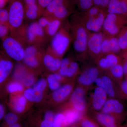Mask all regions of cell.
<instances>
[{"label": "cell", "mask_w": 127, "mask_h": 127, "mask_svg": "<svg viewBox=\"0 0 127 127\" xmlns=\"http://www.w3.org/2000/svg\"><path fill=\"white\" fill-rule=\"evenodd\" d=\"M8 26L11 35L15 36L23 23L25 7L22 0H10L8 9Z\"/></svg>", "instance_id": "cell-1"}, {"label": "cell", "mask_w": 127, "mask_h": 127, "mask_svg": "<svg viewBox=\"0 0 127 127\" xmlns=\"http://www.w3.org/2000/svg\"><path fill=\"white\" fill-rule=\"evenodd\" d=\"M2 39V47L9 57L18 61L23 59L25 50L15 37L7 36Z\"/></svg>", "instance_id": "cell-2"}, {"label": "cell", "mask_w": 127, "mask_h": 127, "mask_svg": "<svg viewBox=\"0 0 127 127\" xmlns=\"http://www.w3.org/2000/svg\"><path fill=\"white\" fill-rule=\"evenodd\" d=\"M127 16V15L108 13L105 17L103 25L104 30L113 35L117 34Z\"/></svg>", "instance_id": "cell-3"}, {"label": "cell", "mask_w": 127, "mask_h": 127, "mask_svg": "<svg viewBox=\"0 0 127 127\" xmlns=\"http://www.w3.org/2000/svg\"><path fill=\"white\" fill-rule=\"evenodd\" d=\"M46 80L42 79L39 80L32 88L25 91L24 96L26 99L32 102L40 101L43 97V92L46 86Z\"/></svg>", "instance_id": "cell-4"}, {"label": "cell", "mask_w": 127, "mask_h": 127, "mask_svg": "<svg viewBox=\"0 0 127 127\" xmlns=\"http://www.w3.org/2000/svg\"><path fill=\"white\" fill-rule=\"evenodd\" d=\"M26 37L28 42L36 43L42 41L45 37L43 28L41 27L37 22L31 23L27 28Z\"/></svg>", "instance_id": "cell-5"}, {"label": "cell", "mask_w": 127, "mask_h": 127, "mask_svg": "<svg viewBox=\"0 0 127 127\" xmlns=\"http://www.w3.org/2000/svg\"><path fill=\"white\" fill-rule=\"evenodd\" d=\"M69 43L68 37L62 32H59L53 36L52 41L51 47L56 54L62 55L65 51Z\"/></svg>", "instance_id": "cell-6"}, {"label": "cell", "mask_w": 127, "mask_h": 127, "mask_svg": "<svg viewBox=\"0 0 127 127\" xmlns=\"http://www.w3.org/2000/svg\"><path fill=\"white\" fill-rule=\"evenodd\" d=\"M107 11L111 14L127 15V0H110Z\"/></svg>", "instance_id": "cell-7"}, {"label": "cell", "mask_w": 127, "mask_h": 127, "mask_svg": "<svg viewBox=\"0 0 127 127\" xmlns=\"http://www.w3.org/2000/svg\"><path fill=\"white\" fill-rule=\"evenodd\" d=\"M87 40L86 30L83 27H79L77 31L76 38L73 44L75 50L78 52L84 51L86 48Z\"/></svg>", "instance_id": "cell-8"}, {"label": "cell", "mask_w": 127, "mask_h": 127, "mask_svg": "<svg viewBox=\"0 0 127 127\" xmlns=\"http://www.w3.org/2000/svg\"><path fill=\"white\" fill-rule=\"evenodd\" d=\"M37 52V48L36 46L30 45L26 48L23 59L26 65L32 67L38 65V60L36 58Z\"/></svg>", "instance_id": "cell-9"}, {"label": "cell", "mask_w": 127, "mask_h": 127, "mask_svg": "<svg viewBox=\"0 0 127 127\" xmlns=\"http://www.w3.org/2000/svg\"><path fill=\"white\" fill-rule=\"evenodd\" d=\"M71 99L75 110L79 112L84 110L85 107L84 93L82 89L80 87L76 88L72 94Z\"/></svg>", "instance_id": "cell-10"}, {"label": "cell", "mask_w": 127, "mask_h": 127, "mask_svg": "<svg viewBox=\"0 0 127 127\" xmlns=\"http://www.w3.org/2000/svg\"><path fill=\"white\" fill-rule=\"evenodd\" d=\"M105 16L102 10L98 14L92 17H89L86 23V27L89 31L97 32L100 30L103 25Z\"/></svg>", "instance_id": "cell-11"}, {"label": "cell", "mask_w": 127, "mask_h": 127, "mask_svg": "<svg viewBox=\"0 0 127 127\" xmlns=\"http://www.w3.org/2000/svg\"><path fill=\"white\" fill-rule=\"evenodd\" d=\"M98 71L94 67L87 68L80 75L78 81L81 84L84 86H88L95 82L97 78Z\"/></svg>", "instance_id": "cell-12"}, {"label": "cell", "mask_w": 127, "mask_h": 127, "mask_svg": "<svg viewBox=\"0 0 127 127\" xmlns=\"http://www.w3.org/2000/svg\"><path fill=\"white\" fill-rule=\"evenodd\" d=\"M123 111V104L116 99H109L106 101L102 107V111L104 113L119 114L122 113Z\"/></svg>", "instance_id": "cell-13"}, {"label": "cell", "mask_w": 127, "mask_h": 127, "mask_svg": "<svg viewBox=\"0 0 127 127\" xmlns=\"http://www.w3.org/2000/svg\"><path fill=\"white\" fill-rule=\"evenodd\" d=\"M107 93L104 89L98 87L94 93L93 106L96 110H100L103 106L106 100Z\"/></svg>", "instance_id": "cell-14"}, {"label": "cell", "mask_w": 127, "mask_h": 127, "mask_svg": "<svg viewBox=\"0 0 127 127\" xmlns=\"http://www.w3.org/2000/svg\"><path fill=\"white\" fill-rule=\"evenodd\" d=\"M102 36L100 33H95L92 35L88 41V47L95 54L101 51V45L102 41Z\"/></svg>", "instance_id": "cell-15"}, {"label": "cell", "mask_w": 127, "mask_h": 127, "mask_svg": "<svg viewBox=\"0 0 127 127\" xmlns=\"http://www.w3.org/2000/svg\"><path fill=\"white\" fill-rule=\"evenodd\" d=\"M97 119L105 127H118L115 118L108 113H101L97 114Z\"/></svg>", "instance_id": "cell-16"}, {"label": "cell", "mask_w": 127, "mask_h": 127, "mask_svg": "<svg viewBox=\"0 0 127 127\" xmlns=\"http://www.w3.org/2000/svg\"><path fill=\"white\" fill-rule=\"evenodd\" d=\"M12 68V64L10 61L1 59L0 62V84L5 80Z\"/></svg>", "instance_id": "cell-17"}, {"label": "cell", "mask_w": 127, "mask_h": 127, "mask_svg": "<svg viewBox=\"0 0 127 127\" xmlns=\"http://www.w3.org/2000/svg\"><path fill=\"white\" fill-rule=\"evenodd\" d=\"M72 89L71 85H64L53 92L52 97L56 101L60 102L64 100L70 93Z\"/></svg>", "instance_id": "cell-18"}, {"label": "cell", "mask_w": 127, "mask_h": 127, "mask_svg": "<svg viewBox=\"0 0 127 127\" xmlns=\"http://www.w3.org/2000/svg\"><path fill=\"white\" fill-rule=\"evenodd\" d=\"M61 62L60 59L54 58L48 54L43 57V63L46 67L50 71H55L58 70L60 67Z\"/></svg>", "instance_id": "cell-19"}, {"label": "cell", "mask_w": 127, "mask_h": 127, "mask_svg": "<svg viewBox=\"0 0 127 127\" xmlns=\"http://www.w3.org/2000/svg\"><path fill=\"white\" fill-rule=\"evenodd\" d=\"M64 115L63 127H67L78 121L81 117L79 112L76 110L67 111Z\"/></svg>", "instance_id": "cell-20"}, {"label": "cell", "mask_w": 127, "mask_h": 127, "mask_svg": "<svg viewBox=\"0 0 127 127\" xmlns=\"http://www.w3.org/2000/svg\"><path fill=\"white\" fill-rule=\"evenodd\" d=\"M25 7V16L28 20H35L39 16V9L37 3L29 5Z\"/></svg>", "instance_id": "cell-21"}, {"label": "cell", "mask_w": 127, "mask_h": 127, "mask_svg": "<svg viewBox=\"0 0 127 127\" xmlns=\"http://www.w3.org/2000/svg\"><path fill=\"white\" fill-rule=\"evenodd\" d=\"M26 100L24 96H20L15 98L12 102L14 111L19 113L22 112L25 109Z\"/></svg>", "instance_id": "cell-22"}, {"label": "cell", "mask_w": 127, "mask_h": 127, "mask_svg": "<svg viewBox=\"0 0 127 127\" xmlns=\"http://www.w3.org/2000/svg\"><path fill=\"white\" fill-rule=\"evenodd\" d=\"M61 76L57 73L51 74L47 77V82L49 87L51 89L56 90L58 89L60 87L59 81L62 79Z\"/></svg>", "instance_id": "cell-23"}, {"label": "cell", "mask_w": 127, "mask_h": 127, "mask_svg": "<svg viewBox=\"0 0 127 127\" xmlns=\"http://www.w3.org/2000/svg\"><path fill=\"white\" fill-rule=\"evenodd\" d=\"M66 0H52L43 11L42 15L46 17H50L58 6Z\"/></svg>", "instance_id": "cell-24"}, {"label": "cell", "mask_w": 127, "mask_h": 127, "mask_svg": "<svg viewBox=\"0 0 127 127\" xmlns=\"http://www.w3.org/2000/svg\"><path fill=\"white\" fill-rule=\"evenodd\" d=\"M102 79L103 82V89L110 97H114L115 95V92L111 79L108 77L104 76L102 77Z\"/></svg>", "instance_id": "cell-25"}, {"label": "cell", "mask_w": 127, "mask_h": 127, "mask_svg": "<svg viewBox=\"0 0 127 127\" xmlns=\"http://www.w3.org/2000/svg\"><path fill=\"white\" fill-rule=\"evenodd\" d=\"M61 25V22L59 19H56L50 21L46 27L47 34L50 36H54Z\"/></svg>", "instance_id": "cell-26"}, {"label": "cell", "mask_w": 127, "mask_h": 127, "mask_svg": "<svg viewBox=\"0 0 127 127\" xmlns=\"http://www.w3.org/2000/svg\"><path fill=\"white\" fill-rule=\"evenodd\" d=\"M55 116L51 111H47L45 113L44 119L39 125V127H52Z\"/></svg>", "instance_id": "cell-27"}, {"label": "cell", "mask_w": 127, "mask_h": 127, "mask_svg": "<svg viewBox=\"0 0 127 127\" xmlns=\"http://www.w3.org/2000/svg\"><path fill=\"white\" fill-rule=\"evenodd\" d=\"M110 70L113 76L116 78H121L124 74L123 65L120 64L112 66L110 68Z\"/></svg>", "instance_id": "cell-28"}, {"label": "cell", "mask_w": 127, "mask_h": 127, "mask_svg": "<svg viewBox=\"0 0 127 127\" xmlns=\"http://www.w3.org/2000/svg\"><path fill=\"white\" fill-rule=\"evenodd\" d=\"M4 119L5 127H7L17 123L18 117L15 114L9 113L6 114L4 117Z\"/></svg>", "instance_id": "cell-29"}, {"label": "cell", "mask_w": 127, "mask_h": 127, "mask_svg": "<svg viewBox=\"0 0 127 127\" xmlns=\"http://www.w3.org/2000/svg\"><path fill=\"white\" fill-rule=\"evenodd\" d=\"M77 4L78 7L83 10H87L90 9L93 4V0H73Z\"/></svg>", "instance_id": "cell-30"}, {"label": "cell", "mask_w": 127, "mask_h": 127, "mask_svg": "<svg viewBox=\"0 0 127 127\" xmlns=\"http://www.w3.org/2000/svg\"><path fill=\"white\" fill-rule=\"evenodd\" d=\"M69 63V61L67 58H64L61 61V65L59 68V73L61 76H67Z\"/></svg>", "instance_id": "cell-31"}, {"label": "cell", "mask_w": 127, "mask_h": 127, "mask_svg": "<svg viewBox=\"0 0 127 127\" xmlns=\"http://www.w3.org/2000/svg\"><path fill=\"white\" fill-rule=\"evenodd\" d=\"M7 90L10 93L21 92L23 90V87L21 84L16 82L9 83L7 86Z\"/></svg>", "instance_id": "cell-32"}, {"label": "cell", "mask_w": 127, "mask_h": 127, "mask_svg": "<svg viewBox=\"0 0 127 127\" xmlns=\"http://www.w3.org/2000/svg\"><path fill=\"white\" fill-rule=\"evenodd\" d=\"M109 46L111 51L114 53L118 52L120 48L119 44L118 39L116 37H112L109 39Z\"/></svg>", "instance_id": "cell-33"}, {"label": "cell", "mask_w": 127, "mask_h": 127, "mask_svg": "<svg viewBox=\"0 0 127 127\" xmlns=\"http://www.w3.org/2000/svg\"><path fill=\"white\" fill-rule=\"evenodd\" d=\"M0 23L8 26V10L4 7L0 8Z\"/></svg>", "instance_id": "cell-34"}, {"label": "cell", "mask_w": 127, "mask_h": 127, "mask_svg": "<svg viewBox=\"0 0 127 127\" xmlns=\"http://www.w3.org/2000/svg\"><path fill=\"white\" fill-rule=\"evenodd\" d=\"M64 115L58 113L55 116L52 127H63Z\"/></svg>", "instance_id": "cell-35"}, {"label": "cell", "mask_w": 127, "mask_h": 127, "mask_svg": "<svg viewBox=\"0 0 127 127\" xmlns=\"http://www.w3.org/2000/svg\"><path fill=\"white\" fill-rule=\"evenodd\" d=\"M52 0H36L39 9V16L42 15L43 11Z\"/></svg>", "instance_id": "cell-36"}, {"label": "cell", "mask_w": 127, "mask_h": 127, "mask_svg": "<svg viewBox=\"0 0 127 127\" xmlns=\"http://www.w3.org/2000/svg\"><path fill=\"white\" fill-rule=\"evenodd\" d=\"M105 58L108 62V63L111 66V67L119 64L118 58L114 54H108L107 55Z\"/></svg>", "instance_id": "cell-37"}, {"label": "cell", "mask_w": 127, "mask_h": 127, "mask_svg": "<svg viewBox=\"0 0 127 127\" xmlns=\"http://www.w3.org/2000/svg\"><path fill=\"white\" fill-rule=\"evenodd\" d=\"M78 68V65L77 63L72 62L71 63L68 67V72L67 76L71 77L75 74Z\"/></svg>", "instance_id": "cell-38"}, {"label": "cell", "mask_w": 127, "mask_h": 127, "mask_svg": "<svg viewBox=\"0 0 127 127\" xmlns=\"http://www.w3.org/2000/svg\"><path fill=\"white\" fill-rule=\"evenodd\" d=\"M110 0H93V4L95 6L102 9L107 7Z\"/></svg>", "instance_id": "cell-39"}, {"label": "cell", "mask_w": 127, "mask_h": 127, "mask_svg": "<svg viewBox=\"0 0 127 127\" xmlns=\"http://www.w3.org/2000/svg\"><path fill=\"white\" fill-rule=\"evenodd\" d=\"M118 43L120 48L127 51V40L122 34H120L119 36Z\"/></svg>", "instance_id": "cell-40"}, {"label": "cell", "mask_w": 127, "mask_h": 127, "mask_svg": "<svg viewBox=\"0 0 127 127\" xmlns=\"http://www.w3.org/2000/svg\"><path fill=\"white\" fill-rule=\"evenodd\" d=\"M10 31L8 26L0 23V38H4L7 36Z\"/></svg>", "instance_id": "cell-41"}, {"label": "cell", "mask_w": 127, "mask_h": 127, "mask_svg": "<svg viewBox=\"0 0 127 127\" xmlns=\"http://www.w3.org/2000/svg\"><path fill=\"white\" fill-rule=\"evenodd\" d=\"M101 51L103 53L111 51L109 39H105L102 41L101 45Z\"/></svg>", "instance_id": "cell-42"}, {"label": "cell", "mask_w": 127, "mask_h": 127, "mask_svg": "<svg viewBox=\"0 0 127 127\" xmlns=\"http://www.w3.org/2000/svg\"><path fill=\"white\" fill-rule=\"evenodd\" d=\"M23 82L27 86H30L33 84L34 82V77L31 75H26L23 78Z\"/></svg>", "instance_id": "cell-43"}, {"label": "cell", "mask_w": 127, "mask_h": 127, "mask_svg": "<svg viewBox=\"0 0 127 127\" xmlns=\"http://www.w3.org/2000/svg\"><path fill=\"white\" fill-rule=\"evenodd\" d=\"M48 17H42L39 18L38 20L37 23L39 24V26L42 28L46 27L49 24L50 21L48 20Z\"/></svg>", "instance_id": "cell-44"}, {"label": "cell", "mask_w": 127, "mask_h": 127, "mask_svg": "<svg viewBox=\"0 0 127 127\" xmlns=\"http://www.w3.org/2000/svg\"><path fill=\"white\" fill-rule=\"evenodd\" d=\"M99 66L101 67L104 68H111V66L106 58H102L99 62Z\"/></svg>", "instance_id": "cell-45"}, {"label": "cell", "mask_w": 127, "mask_h": 127, "mask_svg": "<svg viewBox=\"0 0 127 127\" xmlns=\"http://www.w3.org/2000/svg\"><path fill=\"white\" fill-rule=\"evenodd\" d=\"M82 127H96L93 123L88 119L83 120L81 123Z\"/></svg>", "instance_id": "cell-46"}, {"label": "cell", "mask_w": 127, "mask_h": 127, "mask_svg": "<svg viewBox=\"0 0 127 127\" xmlns=\"http://www.w3.org/2000/svg\"><path fill=\"white\" fill-rule=\"evenodd\" d=\"M125 61L123 65V70L124 73L127 75V51H126L124 55Z\"/></svg>", "instance_id": "cell-47"}, {"label": "cell", "mask_w": 127, "mask_h": 127, "mask_svg": "<svg viewBox=\"0 0 127 127\" xmlns=\"http://www.w3.org/2000/svg\"><path fill=\"white\" fill-rule=\"evenodd\" d=\"M121 87L123 92L127 96V80H125L122 82Z\"/></svg>", "instance_id": "cell-48"}, {"label": "cell", "mask_w": 127, "mask_h": 127, "mask_svg": "<svg viewBox=\"0 0 127 127\" xmlns=\"http://www.w3.org/2000/svg\"><path fill=\"white\" fill-rule=\"evenodd\" d=\"M95 83L98 87L103 89V84L102 78H97L95 81Z\"/></svg>", "instance_id": "cell-49"}, {"label": "cell", "mask_w": 127, "mask_h": 127, "mask_svg": "<svg viewBox=\"0 0 127 127\" xmlns=\"http://www.w3.org/2000/svg\"><path fill=\"white\" fill-rule=\"evenodd\" d=\"M5 111L4 107L0 104V120H1L4 116Z\"/></svg>", "instance_id": "cell-50"}, {"label": "cell", "mask_w": 127, "mask_h": 127, "mask_svg": "<svg viewBox=\"0 0 127 127\" xmlns=\"http://www.w3.org/2000/svg\"><path fill=\"white\" fill-rule=\"evenodd\" d=\"M10 0H0V8L4 7L5 5L8 2H9Z\"/></svg>", "instance_id": "cell-51"}, {"label": "cell", "mask_w": 127, "mask_h": 127, "mask_svg": "<svg viewBox=\"0 0 127 127\" xmlns=\"http://www.w3.org/2000/svg\"><path fill=\"white\" fill-rule=\"evenodd\" d=\"M120 34H122L127 40V28L124 30Z\"/></svg>", "instance_id": "cell-52"}, {"label": "cell", "mask_w": 127, "mask_h": 127, "mask_svg": "<svg viewBox=\"0 0 127 127\" xmlns=\"http://www.w3.org/2000/svg\"><path fill=\"white\" fill-rule=\"evenodd\" d=\"M20 125L18 123H16L14 124H12L7 127H20Z\"/></svg>", "instance_id": "cell-53"}, {"label": "cell", "mask_w": 127, "mask_h": 127, "mask_svg": "<svg viewBox=\"0 0 127 127\" xmlns=\"http://www.w3.org/2000/svg\"><path fill=\"white\" fill-rule=\"evenodd\" d=\"M76 127V126H73V127Z\"/></svg>", "instance_id": "cell-54"}, {"label": "cell", "mask_w": 127, "mask_h": 127, "mask_svg": "<svg viewBox=\"0 0 127 127\" xmlns=\"http://www.w3.org/2000/svg\"><path fill=\"white\" fill-rule=\"evenodd\" d=\"M1 59L0 58V62L1 61Z\"/></svg>", "instance_id": "cell-55"}, {"label": "cell", "mask_w": 127, "mask_h": 127, "mask_svg": "<svg viewBox=\"0 0 127 127\" xmlns=\"http://www.w3.org/2000/svg\"><path fill=\"white\" fill-rule=\"evenodd\" d=\"M126 127H127V125H126Z\"/></svg>", "instance_id": "cell-56"}, {"label": "cell", "mask_w": 127, "mask_h": 127, "mask_svg": "<svg viewBox=\"0 0 127 127\" xmlns=\"http://www.w3.org/2000/svg\"></svg>", "instance_id": "cell-57"}]
</instances>
